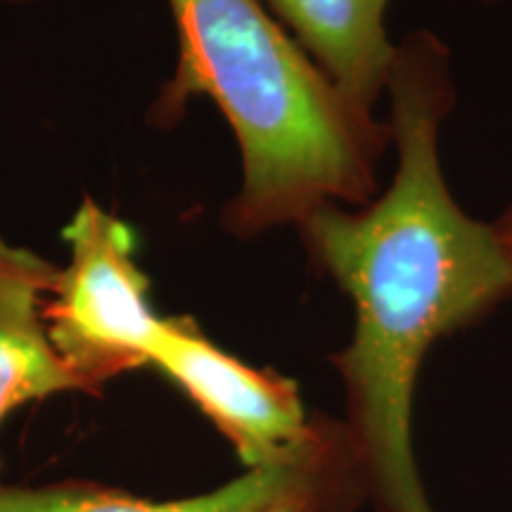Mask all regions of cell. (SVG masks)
Wrapping results in <instances>:
<instances>
[{
    "label": "cell",
    "mask_w": 512,
    "mask_h": 512,
    "mask_svg": "<svg viewBox=\"0 0 512 512\" xmlns=\"http://www.w3.org/2000/svg\"><path fill=\"white\" fill-rule=\"evenodd\" d=\"M344 98L373 112L396 60L384 27L389 0H264Z\"/></svg>",
    "instance_id": "52a82bcc"
},
{
    "label": "cell",
    "mask_w": 512,
    "mask_h": 512,
    "mask_svg": "<svg viewBox=\"0 0 512 512\" xmlns=\"http://www.w3.org/2000/svg\"><path fill=\"white\" fill-rule=\"evenodd\" d=\"M178 64L157 112L169 117L204 95L233 128L240 190L221 221L252 240L299 226L325 204H368L392 145L389 121L344 98L275 19L264 0H166Z\"/></svg>",
    "instance_id": "7a4b0ae2"
},
{
    "label": "cell",
    "mask_w": 512,
    "mask_h": 512,
    "mask_svg": "<svg viewBox=\"0 0 512 512\" xmlns=\"http://www.w3.org/2000/svg\"><path fill=\"white\" fill-rule=\"evenodd\" d=\"M482 3H498V0H482Z\"/></svg>",
    "instance_id": "8fae6325"
},
{
    "label": "cell",
    "mask_w": 512,
    "mask_h": 512,
    "mask_svg": "<svg viewBox=\"0 0 512 512\" xmlns=\"http://www.w3.org/2000/svg\"><path fill=\"white\" fill-rule=\"evenodd\" d=\"M363 496L366 482L342 420L304 456L245 470L216 489L178 501H147L91 482L27 486L0 479V512H275L290 505L347 512Z\"/></svg>",
    "instance_id": "5b68a950"
},
{
    "label": "cell",
    "mask_w": 512,
    "mask_h": 512,
    "mask_svg": "<svg viewBox=\"0 0 512 512\" xmlns=\"http://www.w3.org/2000/svg\"><path fill=\"white\" fill-rule=\"evenodd\" d=\"M150 366L195 403L245 470L304 456L339 425L306 411L297 382L223 351L188 316H164Z\"/></svg>",
    "instance_id": "277c9868"
},
{
    "label": "cell",
    "mask_w": 512,
    "mask_h": 512,
    "mask_svg": "<svg viewBox=\"0 0 512 512\" xmlns=\"http://www.w3.org/2000/svg\"><path fill=\"white\" fill-rule=\"evenodd\" d=\"M69 247L46 304L53 347L86 394L150 366L164 316L152 306L150 278L138 264L136 230L83 200L62 230Z\"/></svg>",
    "instance_id": "3957f363"
},
{
    "label": "cell",
    "mask_w": 512,
    "mask_h": 512,
    "mask_svg": "<svg viewBox=\"0 0 512 512\" xmlns=\"http://www.w3.org/2000/svg\"><path fill=\"white\" fill-rule=\"evenodd\" d=\"M275 512H316V510L306 508V505H290V508H283V510H275Z\"/></svg>",
    "instance_id": "9c48e42d"
},
{
    "label": "cell",
    "mask_w": 512,
    "mask_h": 512,
    "mask_svg": "<svg viewBox=\"0 0 512 512\" xmlns=\"http://www.w3.org/2000/svg\"><path fill=\"white\" fill-rule=\"evenodd\" d=\"M387 93L399 155L389 188L358 209L325 204L297 228L311 264L354 304V335L332 363L366 494L380 512H434L413 448L422 361L512 297V264L494 223L460 209L441 169V124L456 105L446 43L411 31Z\"/></svg>",
    "instance_id": "6da1fadb"
},
{
    "label": "cell",
    "mask_w": 512,
    "mask_h": 512,
    "mask_svg": "<svg viewBox=\"0 0 512 512\" xmlns=\"http://www.w3.org/2000/svg\"><path fill=\"white\" fill-rule=\"evenodd\" d=\"M57 271L34 249L0 238V427L27 403L86 394L48 337L43 311Z\"/></svg>",
    "instance_id": "8992f818"
},
{
    "label": "cell",
    "mask_w": 512,
    "mask_h": 512,
    "mask_svg": "<svg viewBox=\"0 0 512 512\" xmlns=\"http://www.w3.org/2000/svg\"><path fill=\"white\" fill-rule=\"evenodd\" d=\"M494 228H496L498 238H501V245L512 264V202H510V207L505 209L501 216H498V221H494Z\"/></svg>",
    "instance_id": "ba28073f"
},
{
    "label": "cell",
    "mask_w": 512,
    "mask_h": 512,
    "mask_svg": "<svg viewBox=\"0 0 512 512\" xmlns=\"http://www.w3.org/2000/svg\"><path fill=\"white\" fill-rule=\"evenodd\" d=\"M0 3H10V5H31V3H43V0H0Z\"/></svg>",
    "instance_id": "30bf717a"
}]
</instances>
